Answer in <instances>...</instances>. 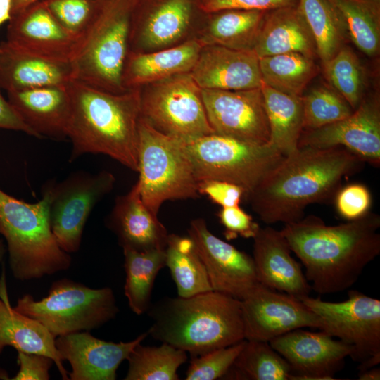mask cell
Here are the masks:
<instances>
[{
    "label": "cell",
    "mask_w": 380,
    "mask_h": 380,
    "mask_svg": "<svg viewBox=\"0 0 380 380\" xmlns=\"http://www.w3.org/2000/svg\"><path fill=\"white\" fill-rule=\"evenodd\" d=\"M67 84L7 91L9 103L35 137L67 138L70 116Z\"/></svg>",
    "instance_id": "cell-23"
},
{
    "label": "cell",
    "mask_w": 380,
    "mask_h": 380,
    "mask_svg": "<svg viewBox=\"0 0 380 380\" xmlns=\"http://www.w3.org/2000/svg\"><path fill=\"white\" fill-rule=\"evenodd\" d=\"M203 47L199 39H192L151 53L129 51L122 73L124 88L134 89L176 75L190 72Z\"/></svg>",
    "instance_id": "cell-27"
},
{
    "label": "cell",
    "mask_w": 380,
    "mask_h": 380,
    "mask_svg": "<svg viewBox=\"0 0 380 380\" xmlns=\"http://www.w3.org/2000/svg\"><path fill=\"white\" fill-rule=\"evenodd\" d=\"M323 68L334 89L353 110L356 109L364 98L365 91L364 71L357 56L343 46Z\"/></svg>",
    "instance_id": "cell-38"
},
{
    "label": "cell",
    "mask_w": 380,
    "mask_h": 380,
    "mask_svg": "<svg viewBox=\"0 0 380 380\" xmlns=\"http://www.w3.org/2000/svg\"><path fill=\"white\" fill-rule=\"evenodd\" d=\"M217 216L224 228V235L228 241L238 236L253 239L260 227L252 216L239 205L222 208Z\"/></svg>",
    "instance_id": "cell-43"
},
{
    "label": "cell",
    "mask_w": 380,
    "mask_h": 380,
    "mask_svg": "<svg viewBox=\"0 0 380 380\" xmlns=\"http://www.w3.org/2000/svg\"><path fill=\"white\" fill-rule=\"evenodd\" d=\"M241 309L246 340L269 341L297 329L322 327L301 300L260 283L241 300Z\"/></svg>",
    "instance_id": "cell-13"
},
{
    "label": "cell",
    "mask_w": 380,
    "mask_h": 380,
    "mask_svg": "<svg viewBox=\"0 0 380 380\" xmlns=\"http://www.w3.org/2000/svg\"><path fill=\"white\" fill-rule=\"evenodd\" d=\"M298 0H199L200 8L208 13L227 9L270 11L296 5Z\"/></svg>",
    "instance_id": "cell-44"
},
{
    "label": "cell",
    "mask_w": 380,
    "mask_h": 380,
    "mask_svg": "<svg viewBox=\"0 0 380 380\" xmlns=\"http://www.w3.org/2000/svg\"><path fill=\"white\" fill-rule=\"evenodd\" d=\"M334 198L338 214L348 221L366 215L372 205V195L369 189L360 183L341 187Z\"/></svg>",
    "instance_id": "cell-42"
},
{
    "label": "cell",
    "mask_w": 380,
    "mask_h": 380,
    "mask_svg": "<svg viewBox=\"0 0 380 380\" xmlns=\"http://www.w3.org/2000/svg\"><path fill=\"white\" fill-rule=\"evenodd\" d=\"M107 225L122 248H165L169 234L143 203L137 182L129 192L116 198Z\"/></svg>",
    "instance_id": "cell-24"
},
{
    "label": "cell",
    "mask_w": 380,
    "mask_h": 380,
    "mask_svg": "<svg viewBox=\"0 0 380 380\" xmlns=\"http://www.w3.org/2000/svg\"><path fill=\"white\" fill-rule=\"evenodd\" d=\"M336 18L344 39L365 55L380 49V0H324Z\"/></svg>",
    "instance_id": "cell-29"
},
{
    "label": "cell",
    "mask_w": 380,
    "mask_h": 380,
    "mask_svg": "<svg viewBox=\"0 0 380 380\" xmlns=\"http://www.w3.org/2000/svg\"><path fill=\"white\" fill-rule=\"evenodd\" d=\"M192 9L193 0H154L140 16L132 13L129 46L160 49L174 44L186 32Z\"/></svg>",
    "instance_id": "cell-25"
},
{
    "label": "cell",
    "mask_w": 380,
    "mask_h": 380,
    "mask_svg": "<svg viewBox=\"0 0 380 380\" xmlns=\"http://www.w3.org/2000/svg\"><path fill=\"white\" fill-rule=\"evenodd\" d=\"M364 163L342 146L298 147L246 200L267 224L296 222L304 217L309 205L334 198L343 179L360 170Z\"/></svg>",
    "instance_id": "cell-2"
},
{
    "label": "cell",
    "mask_w": 380,
    "mask_h": 380,
    "mask_svg": "<svg viewBox=\"0 0 380 380\" xmlns=\"http://www.w3.org/2000/svg\"><path fill=\"white\" fill-rule=\"evenodd\" d=\"M201 89L247 90L260 88L259 58L253 51L204 46L190 72Z\"/></svg>",
    "instance_id": "cell-21"
},
{
    "label": "cell",
    "mask_w": 380,
    "mask_h": 380,
    "mask_svg": "<svg viewBox=\"0 0 380 380\" xmlns=\"http://www.w3.org/2000/svg\"><path fill=\"white\" fill-rule=\"evenodd\" d=\"M115 182L114 175L103 170L94 175L77 172L47 186L51 227L62 250L69 254L78 251L91 210L112 191Z\"/></svg>",
    "instance_id": "cell-11"
},
{
    "label": "cell",
    "mask_w": 380,
    "mask_h": 380,
    "mask_svg": "<svg viewBox=\"0 0 380 380\" xmlns=\"http://www.w3.org/2000/svg\"><path fill=\"white\" fill-rule=\"evenodd\" d=\"M262 81L286 94L302 96L318 67L314 59L298 53H288L259 58Z\"/></svg>",
    "instance_id": "cell-34"
},
{
    "label": "cell",
    "mask_w": 380,
    "mask_h": 380,
    "mask_svg": "<svg viewBox=\"0 0 380 380\" xmlns=\"http://www.w3.org/2000/svg\"><path fill=\"white\" fill-rule=\"evenodd\" d=\"M148 335L147 331L132 341L115 343L83 331L58 336L55 345L62 361L71 366L69 379L115 380L120 365Z\"/></svg>",
    "instance_id": "cell-18"
},
{
    "label": "cell",
    "mask_w": 380,
    "mask_h": 380,
    "mask_svg": "<svg viewBox=\"0 0 380 380\" xmlns=\"http://www.w3.org/2000/svg\"><path fill=\"white\" fill-rule=\"evenodd\" d=\"M74 78L72 61L42 56L7 40L0 43V87L6 91L66 85Z\"/></svg>",
    "instance_id": "cell-22"
},
{
    "label": "cell",
    "mask_w": 380,
    "mask_h": 380,
    "mask_svg": "<svg viewBox=\"0 0 380 380\" xmlns=\"http://www.w3.org/2000/svg\"><path fill=\"white\" fill-rule=\"evenodd\" d=\"M188 236L196 246L213 291L241 300L259 283L253 257L214 235L203 218L191 221Z\"/></svg>",
    "instance_id": "cell-15"
},
{
    "label": "cell",
    "mask_w": 380,
    "mask_h": 380,
    "mask_svg": "<svg viewBox=\"0 0 380 380\" xmlns=\"http://www.w3.org/2000/svg\"><path fill=\"white\" fill-rule=\"evenodd\" d=\"M1 89L0 87V129L20 131L35 137L32 130L23 121L8 100L4 97Z\"/></svg>",
    "instance_id": "cell-47"
},
{
    "label": "cell",
    "mask_w": 380,
    "mask_h": 380,
    "mask_svg": "<svg viewBox=\"0 0 380 380\" xmlns=\"http://www.w3.org/2000/svg\"><path fill=\"white\" fill-rule=\"evenodd\" d=\"M165 251V266L176 284L178 296L213 291L204 264L189 236L169 234Z\"/></svg>",
    "instance_id": "cell-32"
},
{
    "label": "cell",
    "mask_w": 380,
    "mask_h": 380,
    "mask_svg": "<svg viewBox=\"0 0 380 380\" xmlns=\"http://www.w3.org/2000/svg\"><path fill=\"white\" fill-rule=\"evenodd\" d=\"M11 18V0H0V27Z\"/></svg>",
    "instance_id": "cell-48"
},
{
    "label": "cell",
    "mask_w": 380,
    "mask_h": 380,
    "mask_svg": "<svg viewBox=\"0 0 380 380\" xmlns=\"http://www.w3.org/2000/svg\"><path fill=\"white\" fill-rule=\"evenodd\" d=\"M301 11L314 39L322 66L343 46L345 40L336 18L324 0H298Z\"/></svg>",
    "instance_id": "cell-37"
},
{
    "label": "cell",
    "mask_w": 380,
    "mask_h": 380,
    "mask_svg": "<svg viewBox=\"0 0 380 380\" xmlns=\"http://www.w3.org/2000/svg\"><path fill=\"white\" fill-rule=\"evenodd\" d=\"M6 248L5 247V245L4 243L3 240L0 239V262H1L4 256L5 255Z\"/></svg>",
    "instance_id": "cell-51"
},
{
    "label": "cell",
    "mask_w": 380,
    "mask_h": 380,
    "mask_svg": "<svg viewBox=\"0 0 380 380\" xmlns=\"http://www.w3.org/2000/svg\"><path fill=\"white\" fill-rule=\"evenodd\" d=\"M380 216L327 225L315 215L284 224L281 232L305 267L311 288L321 295L349 289L380 253Z\"/></svg>",
    "instance_id": "cell-1"
},
{
    "label": "cell",
    "mask_w": 380,
    "mask_h": 380,
    "mask_svg": "<svg viewBox=\"0 0 380 380\" xmlns=\"http://www.w3.org/2000/svg\"><path fill=\"white\" fill-rule=\"evenodd\" d=\"M148 310V334L192 357L245 339L241 300L218 291L164 298Z\"/></svg>",
    "instance_id": "cell-4"
},
{
    "label": "cell",
    "mask_w": 380,
    "mask_h": 380,
    "mask_svg": "<svg viewBox=\"0 0 380 380\" xmlns=\"http://www.w3.org/2000/svg\"><path fill=\"white\" fill-rule=\"evenodd\" d=\"M289 363L290 380H331L353 348L320 331L297 329L268 341Z\"/></svg>",
    "instance_id": "cell-16"
},
{
    "label": "cell",
    "mask_w": 380,
    "mask_h": 380,
    "mask_svg": "<svg viewBox=\"0 0 380 380\" xmlns=\"http://www.w3.org/2000/svg\"><path fill=\"white\" fill-rule=\"evenodd\" d=\"M42 0H11V16Z\"/></svg>",
    "instance_id": "cell-49"
},
{
    "label": "cell",
    "mask_w": 380,
    "mask_h": 380,
    "mask_svg": "<svg viewBox=\"0 0 380 380\" xmlns=\"http://www.w3.org/2000/svg\"><path fill=\"white\" fill-rule=\"evenodd\" d=\"M303 129H315L350 115L353 109L334 89L319 87L301 96Z\"/></svg>",
    "instance_id": "cell-39"
},
{
    "label": "cell",
    "mask_w": 380,
    "mask_h": 380,
    "mask_svg": "<svg viewBox=\"0 0 380 380\" xmlns=\"http://www.w3.org/2000/svg\"><path fill=\"white\" fill-rule=\"evenodd\" d=\"M359 380H379L380 369L378 367H372L363 371H360L358 374Z\"/></svg>",
    "instance_id": "cell-50"
},
{
    "label": "cell",
    "mask_w": 380,
    "mask_h": 380,
    "mask_svg": "<svg viewBox=\"0 0 380 380\" xmlns=\"http://www.w3.org/2000/svg\"><path fill=\"white\" fill-rule=\"evenodd\" d=\"M270 129L269 145L287 156L297 150L303 127L301 96L284 94L262 82Z\"/></svg>",
    "instance_id": "cell-30"
},
{
    "label": "cell",
    "mask_w": 380,
    "mask_h": 380,
    "mask_svg": "<svg viewBox=\"0 0 380 380\" xmlns=\"http://www.w3.org/2000/svg\"><path fill=\"white\" fill-rule=\"evenodd\" d=\"M137 0H102L72 60L75 80L115 94L126 90L122 73L129 53L132 16Z\"/></svg>",
    "instance_id": "cell-6"
},
{
    "label": "cell",
    "mask_w": 380,
    "mask_h": 380,
    "mask_svg": "<svg viewBox=\"0 0 380 380\" xmlns=\"http://www.w3.org/2000/svg\"><path fill=\"white\" fill-rule=\"evenodd\" d=\"M184 146L197 182L216 179L232 183L243 190L244 199L286 157L270 145H256L215 133L184 143Z\"/></svg>",
    "instance_id": "cell-9"
},
{
    "label": "cell",
    "mask_w": 380,
    "mask_h": 380,
    "mask_svg": "<svg viewBox=\"0 0 380 380\" xmlns=\"http://www.w3.org/2000/svg\"><path fill=\"white\" fill-rule=\"evenodd\" d=\"M342 146L365 163L380 165V106L377 97L363 98L348 117L333 124L303 129L298 147Z\"/></svg>",
    "instance_id": "cell-17"
},
{
    "label": "cell",
    "mask_w": 380,
    "mask_h": 380,
    "mask_svg": "<svg viewBox=\"0 0 380 380\" xmlns=\"http://www.w3.org/2000/svg\"><path fill=\"white\" fill-rule=\"evenodd\" d=\"M6 40L42 56L72 61L81 39L65 30L42 0L11 16Z\"/></svg>",
    "instance_id": "cell-19"
},
{
    "label": "cell",
    "mask_w": 380,
    "mask_h": 380,
    "mask_svg": "<svg viewBox=\"0 0 380 380\" xmlns=\"http://www.w3.org/2000/svg\"><path fill=\"white\" fill-rule=\"evenodd\" d=\"M19 369L13 380H49V370L54 362L46 355L18 351Z\"/></svg>",
    "instance_id": "cell-46"
},
{
    "label": "cell",
    "mask_w": 380,
    "mask_h": 380,
    "mask_svg": "<svg viewBox=\"0 0 380 380\" xmlns=\"http://www.w3.org/2000/svg\"><path fill=\"white\" fill-rule=\"evenodd\" d=\"M140 92V118L156 130L184 143L214 133L208 122L201 89L190 72L152 83Z\"/></svg>",
    "instance_id": "cell-10"
},
{
    "label": "cell",
    "mask_w": 380,
    "mask_h": 380,
    "mask_svg": "<svg viewBox=\"0 0 380 380\" xmlns=\"http://www.w3.org/2000/svg\"><path fill=\"white\" fill-rule=\"evenodd\" d=\"M126 274L125 295L131 310L140 315L151 307L155 279L165 266V249L144 251L122 248Z\"/></svg>",
    "instance_id": "cell-33"
},
{
    "label": "cell",
    "mask_w": 380,
    "mask_h": 380,
    "mask_svg": "<svg viewBox=\"0 0 380 380\" xmlns=\"http://www.w3.org/2000/svg\"><path fill=\"white\" fill-rule=\"evenodd\" d=\"M125 380H178V368L187 360L186 352L163 343L159 346L137 344L129 353Z\"/></svg>",
    "instance_id": "cell-36"
},
{
    "label": "cell",
    "mask_w": 380,
    "mask_h": 380,
    "mask_svg": "<svg viewBox=\"0 0 380 380\" xmlns=\"http://www.w3.org/2000/svg\"><path fill=\"white\" fill-rule=\"evenodd\" d=\"M246 339L203 355L192 357L186 374V380H215L223 378L243 348Z\"/></svg>",
    "instance_id": "cell-41"
},
{
    "label": "cell",
    "mask_w": 380,
    "mask_h": 380,
    "mask_svg": "<svg viewBox=\"0 0 380 380\" xmlns=\"http://www.w3.org/2000/svg\"><path fill=\"white\" fill-rule=\"evenodd\" d=\"M319 318L320 331L351 346L354 361L380 355V300L356 290L341 302L310 296L300 299Z\"/></svg>",
    "instance_id": "cell-12"
},
{
    "label": "cell",
    "mask_w": 380,
    "mask_h": 380,
    "mask_svg": "<svg viewBox=\"0 0 380 380\" xmlns=\"http://www.w3.org/2000/svg\"><path fill=\"white\" fill-rule=\"evenodd\" d=\"M0 275V354L7 346L17 351L51 357L63 380H70L55 345L56 338L38 321L18 312L8 297L5 265Z\"/></svg>",
    "instance_id": "cell-26"
},
{
    "label": "cell",
    "mask_w": 380,
    "mask_h": 380,
    "mask_svg": "<svg viewBox=\"0 0 380 380\" xmlns=\"http://www.w3.org/2000/svg\"><path fill=\"white\" fill-rule=\"evenodd\" d=\"M253 239V259L260 284L300 300L310 296L311 286L281 230L260 227Z\"/></svg>",
    "instance_id": "cell-20"
},
{
    "label": "cell",
    "mask_w": 380,
    "mask_h": 380,
    "mask_svg": "<svg viewBox=\"0 0 380 380\" xmlns=\"http://www.w3.org/2000/svg\"><path fill=\"white\" fill-rule=\"evenodd\" d=\"M201 96L215 134L256 145H269V125L260 87L247 90L201 89Z\"/></svg>",
    "instance_id": "cell-14"
},
{
    "label": "cell",
    "mask_w": 380,
    "mask_h": 380,
    "mask_svg": "<svg viewBox=\"0 0 380 380\" xmlns=\"http://www.w3.org/2000/svg\"><path fill=\"white\" fill-rule=\"evenodd\" d=\"M137 172L142 201L157 217L165 201L200 195L184 143L156 130L140 117Z\"/></svg>",
    "instance_id": "cell-7"
},
{
    "label": "cell",
    "mask_w": 380,
    "mask_h": 380,
    "mask_svg": "<svg viewBox=\"0 0 380 380\" xmlns=\"http://www.w3.org/2000/svg\"><path fill=\"white\" fill-rule=\"evenodd\" d=\"M199 194L207 196L222 208L238 206L244 198V191L239 186L225 181L207 179L198 182Z\"/></svg>",
    "instance_id": "cell-45"
},
{
    "label": "cell",
    "mask_w": 380,
    "mask_h": 380,
    "mask_svg": "<svg viewBox=\"0 0 380 380\" xmlns=\"http://www.w3.org/2000/svg\"><path fill=\"white\" fill-rule=\"evenodd\" d=\"M0 234L6 242L11 273L18 280L40 279L71 266V256L61 248L51 230L47 189L34 203L0 189Z\"/></svg>",
    "instance_id": "cell-5"
},
{
    "label": "cell",
    "mask_w": 380,
    "mask_h": 380,
    "mask_svg": "<svg viewBox=\"0 0 380 380\" xmlns=\"http://www.w3.org/2000/svg\"><path fill=\"white\" fill-rule=\"evenodd\" d=\"M14 308L38 321L55 338L98 329L119 312L111 288L93 289L68 279L53 282L40 300L24 294Z\"/></svg>",
    "instance_id": "cell-8"
},
{
    "label": "cell",
    "mask_w": 380,
    "mask_h": 380,
    "mask_svg": "<svg viewBox=\"0 0 380 380\" xmlns=\"http://www.w3.org/2000/svg\"><path fill=\"white\" fill-rule=\"evenodd\" d=\"M67 87L70 98L67 137L72 145L70 160L100 153L137 172L139 91L110 93L75 80Z\"/></svg>",
    "instance_id": "cell-3"
},
{
    "label": "cell",
    "mask_w": 380,
    "mask_h": 380,
    "mask_svg": "<svg viewBox=\"0 0 380 380\" xmlns=\"http://www.w3.org/2000/svg\"><path fill=\"white\" fill-rule=\"evenodd\" d=\"M61 26L82 39L93 23L102 0H42Z\"/></svg>",
    "instance_id": "cell-40"
},
{
    "label": "cell",
    "mask_w": 380,
    "mask_h": 380,
    "mask_svg": "<svg viewBox=\"0 0 380 380\" xmlns=\"http://www.w3.org/2000/svg\"><path fill=\"white\" fill-rule=\"evenodd\" d=\"M258 57L298 53L315 59L314 39L298 4L267 13L254 48Z\"/></svg>",
    "instance_id": "cell-28"
},
{
    "label": "cell",
    "mask_w": 380,
    "mask_h": 380,
    "mask_svg": "<svg viewBox=\"0 0 380 380\" xmlns=\"http://www.w3.org/2000/svg\"><path fill=\"white\" fill-rule=\"evenodd\" d=\"M267 12L227 9L213 13L199 41L203 46L217 45L235 50L253 51Z\"/></svg>",
    "instance_id": "cell-31"
},
{
    "label": "cell",
    "mask_w": 380,
    "mask_h": 380,
    "mask_svg": "<svg viewBox=\"0 0 380 380\" xmlns=\"http://www.w3.org/2000/svg\"><path fill=\"white\" fill-rule=\"evenodd\" d=\"M286 360L268 341L246 340L223 379L236 380H290Z\"/></svg>",
    "instance_id": "cell-35"
}]
</instances>
